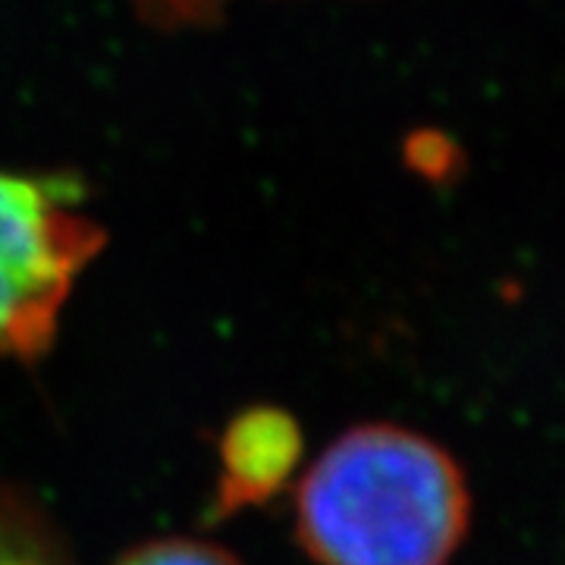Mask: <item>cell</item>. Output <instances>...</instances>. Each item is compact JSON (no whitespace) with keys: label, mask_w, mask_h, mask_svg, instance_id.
Masks as SVG:
<instances>
[{"label":"cell","mask_w":565,"mask_h":565,"mask_svg":"<svg viewBox=\"0 0 565 565\" xmlns=\"http://www.w3.org/2000/svg\"><path fill=\"white\" fill-rule=\"evenodd\" d=\"M114 565H243L226 546L199 537H158L126 550Z\"/></svg>","instance_id":"5"},{"label":"cell","mask_w":565,"mask_h":565,"mask_svg":"<svg viewBox=\"0 0 565 565\" xmlns=\"http://www.w3.org/2000/svg\"><path fill=\"white\" fill-rule=\"evenodd\" d=\"M107 233L70 177L0 170V362H39Z\"/></svg>","instance_id":"2"},{"label":"cell","mask_w":565,"mask_h":565,"mask_svg":"<svg viewBox=\"0 0 565 565\" xmlns=\"http://www.w3.org/2000/svg\"><path fill=\"white\" fill-rule=\"evenodd\" d=\"M299 427L277 408H255L230 424L221 446V505L262 503L277 493L299 459Z\"/></svg>","instance_id":"3"},{"label":"cell","mask_w":565,"mask_h":565,"mask_svg":"<svg viewBox=\"0 0 565 565\" xmlns=\"http://www.w3.org/2000/svg\"><path fill=\"white\" fill-rule=\"evenodd\" d=\"M0 565H73L63 537L39 503L0 484Z\"/></svg>","instance_id":"4"},{"label":"cell","mask_w":565,"mask_h":565,"mask_svg":"<svg viewBox=\"0 0 565 565\" xmlns=\"http://www.w3.org/2000/svg\"><path fill=\"white\" fill-rule=\"evenodd\" d=\"M468 522L459 462L399 424L345 430L296 493V537L315 565H449Z\"/></svg>","instance_id":"1"}]
</instances>
